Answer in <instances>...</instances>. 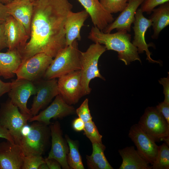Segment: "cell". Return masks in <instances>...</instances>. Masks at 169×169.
Returning <instances> with one entry per match:
<instances>
[{"label": "cell", "mask_w": 169, "mask_h": 169, "mask_svg": "<svg viewBox=\"0 0 169 169\" xmlns=\"http://www.w3.org/2000/svg\"><path fill=\"white\" fill-rule=\"evenodd\" d=\"M72 5L68 0H36L29 41L18 49L22 62L39 53L54 58L66 46L65 23Z\"/></svg>", "instance_id": "1"}, {"label": "cell", "mask_w": 169, "mask_h": 169, "mask_svg": "<svg viewBox=\"0 0 169 169\" xmlns=\"http://www.w3.org/2000/svg\"><path fill=\"white\" fill-rule=\"evenodd\" d=\"M88 38L95 43L103 44L106 50L117 52L118 59L126 65L136 60L141 62L137 48L131 41V35L127 32L105 33L94 26L92 27Z\"/></svg>", "instance_id": "2"}, {"label": "cell", "mask_w": 169, "mask_h": 169, "mask_svg": "<svg viewBox=\"0 0 169 169\" xmlns=\"http://www.w3.org/2000/svg\"><path fill=\"white\" fill-rule=\"evenodd\" d=\"M80 52L77 40L61 49L53 59L43 79H56L72 72L81 70Z\"/></svg>", "instance_id": "3"}, {"label": "cell", "mask_w": 169, "mask_h": 169, "mask_svg": "<svg viewBox=\"0 0 169 169\" xmlns=\"http://www.w3.org/2000/svg\"><path fill=\"white\" fill-rule=\"evenodd\" d=\"M24 127L19 145L24 156H42L44 152L50 134L47 125L34 121Z\"/></svg>", "instance_id": "4"}, {"label": "cell", "mask_w": 169, "mask_h": 169, "mask_svg": "<svg viewBox=\"0 0 169 169\" xmlns=\"http://www.w3.org/2000/svg\"><path fill=\"white\" fill-rule=\"evenodd\" d=\"M106 50L104 45L95 43L90 45L86 51H80L81 84L83 96L90 94L91 89L89 84L91 80L95 78L105 80L100 72L98 62L100 56Z\"/></svg>", "instance_id": "5"}, {"label": "cell", "mask_w": 169, "mask_h": 169, "mask_svg": "<svg viewBox=\"0 0 169 169\" xmlns=\"http://www.w3.org/2000/svg\"><path fill=\"white\" fill-rule=\"evenodd\" d=\"M138 124L155 142L164 141L169 145V123L156 107H148Z\"/></svg>", "instance_id": "6"}, {"label": "cell", "mask_w": 169, "mask_h": 169, "mask_svg": "<svg viewBox=\"0 0 169 169\" xmlns=\"http://www.w3.org/2000/svg\"><path fill=\"white\" fill-rule=\"evenodd\" d=\"M32 116L21 112L10 100L3 104L0 108V124L9 131L15 143L19 145L23 129Z\"/></svg>", "instance_id": "7"}, {"label": "cell", "mask_w": 169, "mask_h": 169, "mask_svg": "<svg viewBox=\"0 0 169 169\" xmlns=\"http://www.w3.org/2000/svg\"><path fill=\"white\" fill-rule=\"evenodd\" d=\"M53 58L44 53H39L27 59L15 72L17 79L34 82L43 79Z\"/></svg>", "instance_id": "8"}, {"label": "cell", "mask_w": 169, "mask_h": 169, "mask_svg": "<svg viewBox=\"0 0 169 169\" xmlns=\"http://www.w3.org/2000/svg\"><path fill=\"white\" fill-rule=\"evenodd\" d=\"M57 84L59 94L69 105L77 103L83 96L80 70L59 78Z\"/></svg>", "instance_id": "9"}, {"label": "cell", "mask_w": 169, "mask_h": 169, "mask_svg": "<svg viewBox=\"0 0 169 169\" xmlns=\"http://www.w3.org/2000/svg\"><path fill=\"white\" fill-rule=\"evenodd\" d=\"M129 137L136 146L142 157L152 165L156 159L158 146L139 126L138 124L130 128Z\"/></svg>", "instance_id": "10"}, {"label": "cell", "mask_w": 169, "mask_h": 169, "mask_svg": "<svg viewBox=\"0 0 169 169\" xmlns=\"http://www.w3.org/2000/svg\"><path fill=\"white\" fill-rule=\"evenodd\" d=\"M57 81L56 79H42L33 82L37 88V92L30 109L33 116L38 114L41 109L59 94Z\"/></svg>", "instance_id": "11"}, {"label": "cell", "mask_w": 169, "mask_h": 169, "mask_svg": "<svg viewBox=\"0 0 169 169\" xmlns=\"http://www.w3.org/2000/svg\"><path fill=\"white\" fill-rule=\"evenodd\" d=\"M12 87L8 92L10 100L18 107L22 113L32 116L27 107L30 96L36 95L37 88L33 82L24 79L13 81Z\"/></svg>", "instance_id": "12"}, {"label": "cell", "mask_w": 169, "mask_h": 169, "mask_svg": "<svg viewBox=\"0 0 169 169\" xmlns=\"http://www.w3.org/2000/svg\"><path fill=\"white\" fill-rule=\"evenodd\" d=\"M141 9H137L135 14V19L133 22L134 26L132 27L134 33V39L132 42L133 44L137 48L138 54L146 52V59L149 62L160 63L157 61L153 59L151 57V53L148 48L153 46L151 44H147L145 40V34L147 30L152 25L150 19H147L143 15Z\"/></svg>", "instance_id": "13"}, {"label": "cell", "mask_w": 169, "mask_h": 169, "mask_svg": "<svg viewBox=\"0 0 169 169\" xmlns=\"http://www.w3.org/2000/svg\"><path fill=\"white\" fill-rule=\"evenodd\" d=\"M51 136V147L48 158L57 160L64 169H69L67 161L69 147L63 137L59 123L57 121L49 127Z\"/></svg>", "instance_id": "14"}, {"label": "cell", "mask_w": 169, "mask_h": 169, "mask_svg": "<svg viewBox=\"0 0 169 169\" xmlns=\"http://www.w3.org/2000/svg\"><path fill=\"white\" fill-rule=\"evenodd\" d=\"M75 113L74 107L67 103L59 94L49 106L33 116L28 121H38L48 125L50 124L51 119L61 118Z\"/></svg>", "instance_id": "15"}, {"label": "cell", "mask_w": 169, "mask_h": 169, "mask_svg": "<svg viewBox=\"0 0 169 169\" xmlns=\"http://www.w3.org/2000/svg\"><path fill=\"white\" fill-rule=\"evenodd\" d=\"M23 156L19 145L8 140L0 142V169H22Z\"/></svg>", "instance_id": "16"}, {"label": "cell", "mask_w": 169, "mask_h": 169, "mask_svg": "<svg viewBox=\"0 0 169 169\" xmlns=\"http://www.w3.org/2000/svg\"><path fill=\"white\" fill-rule=\"evenodd\" d=\"M144 0H128L126 8L118 16L102 31L109 33L114 29L117 31H131V24L135 19V14L139 6Z\"/></svg>", "instance_id": "17"}, {"label": "cell", "mask_w": 169, "mask_h": 169, "mask_svg": "<svg viewBox=\"0 0 169 169\" xmlns=\"http://www.w3.org/2000/svg\"><path fill=\"white\" fill-rule=\"evenodd\" d=\"M4 24L8 50L18 49L24 46L29 36L23 25L10 15Z\"/></svg>", "instance_id": "18"}, {"label": "cell", "mask_w": 169, "mask_h": 169, "mask_svg": "<svg viewBox=\"0 0 169 169\" xmlns=\"http://www.w3.org/2000/svg\"><path fill=\"white\" fill-rule=\"evenodd\" d=\"M6 5L9 15L23 25L30 37L33 2L29 0H14Z\"/></svg>", "instance_id": "19"}, {"label": "cell", "mask_w": 169, "mask_h": 169, "mask_svg": "<svg viewBox=\"0 0 169 169\" xmlns=\"http://www.w3.org/2000/svg\"><path fill=\"white\" fill-rule=\"evenodd\" d=\"M91 17L94 26L103 31L111 23L114 18L112 14L106 12L99 0H77Z\"/></svg>", "instance_id": "20"}, {"label": "cell", "mask_w": 169, "mask_h": 169, "mask_svg": "<svg viewBox=\"0 0 169 169\" xmlns=\"http://www.w3.org/2000/svg\"><path fill=\"white\" fill-rule=\"evenodd\" d=\"M89 16L85 10L77 13L71 11L68 13L64 25L66 46L71 45L75 40L81 39L80 29Z\"/></svg>", "instance_id": "21"}, {"label": "cell", "mask_w": 169, "mask_h": 169, "mask_svg": "<svg viewBox=\"0 0 169 169\" xmlns=\"http://www.w3.org/2000/svg\"><path fill=\"white\" fill-rule=\"evenodd\" d=\"M22 62L21 55L17 49L8 50L6 53L0 51V76L5 79L13 77Z\"/></svg>", "instance_id": "22"}, {"label": "cell", "mask_w": 169, "mask_h": 169, "mask_svg": "<svg viewBox=\"0 0 169 169\" xmlns=\"http://www.w3.org/2000/svg\"><path fill=\"white\" fill-rule=\"evenodd\" d=\"M118 152L122 159L119 169H151L152 166L140 155L133 146L120 149Z\"/></svg>", "instance_id": "23"}, {"label": "cell", "mask_w": 169, "mask_h": 169, "mask_svg": "<svg viewBox=\"0 0 169 169\" xmlns=\"http://www.w3.org/2000/svg\"><path fill=\"white\" fill-rule=\"evenodd\" d=\"M150 18L152 22L153 33L151 38L157 39L161 31L169 24V3L167 2L154 9Z\"/></svg>", "instance_id": "24"}, {"label": "cell", "mask_w": 169, "mask_h": 169, "mask_svg": "<svg viewBox=\"0 0 169 169\" xmlns=\"http://www.w3.org/2000/svg\"><path fill=\"white\" fill-rule=\"evenodd\" d=\"M93 151L90 156L86 155L87 165L90 169H113L106 159L104 151L105 146L102 143H92Z\"/></svg>", "instance_id": "25"}, {"label": "cell", "mask_w": 169, "mask_h": 169, "mask_svg": "<svg viewBox=\"0 0 169 169\" xmlns=\"http://www.w3.org/2000/svg\"><path fill=\"white\" fill-rule=\"evenodd\" d=\"M65 138L69 147L67 161L70 169H84L77 141L71 139L67 135L65 136Z\"/></svg>", "instance_id": "26"}, {"label": "cell", "mask_w": 169, "mask_h": 169, "mask_svg": "<svg viewBox=\"0 0 169 169\" xmlns=\"http://www.w3.org/2000/svg\"><path fill=\"white\" fill-rule=\"evenodd\" d=\"M153 169H169V148L165 143L158 146L156 157L152 166Z\"/></svg>", "instance_id": "27"}, {"label": "cell", "mask_w": 169, "mask_h": 169, "mask_svg": "<svg viewBox=\"0 0 169 169\" xmlns=\"http://www.w3.org/2000/svg\"><path fill=\"white\" fill-rule=\"evenodd\" d=\"M100 2L106 12L112 14L123 11L127 5L128 0H100Z\"/></svg>", "instance_id": "28"}, {"label": "cell", "mask_w": 169, "mask_h": 169, "mask_svg": "<svg viewBox=\"0 0 169 169\" xmlns=\"http://www.w3.org/2000/svg\"><path fill=\"white\" fill-rule=\"evenodd\" d=\"M84 134L89 139L92 143H102V136L99 133L94 122L91 120L84 123Z\"/></svg>", "instance_id": "29"}, {"label": "cell", "mask_w": 169, "mask_h": 169, "mask_svg": "<svg viewBox=\"0 0 169 169\" xmlns=\"http://www.w3.org/2000/svg\"><path fill=\"white\" fill-rule=\"evenodd\" d=\"M45 162L42 156H23L22 169H38L39 165Z\"/></svg>", "instance_id": "30"}, {"label": "cell", "mask_w": 169, "mask_h": 169, "mask_svg": "<svg viewBox=\"0 0 169 169\" xmlns=\"http://www.w3.org/2000/svg\"><path fill=\"white\" fill-rule=\"evenodd\" d=\"M76 113L79 118L85 123L92 120L88 106V99H86L80 106L76 110Z\"/></svg>", "instance_id": "31"}, {"label": "cell", "mask_w": 169, "mask_h": 169, "mask_svg": "<svg viewBox=\"0 0 169 169\" xmlns=\"http://www.w3.org/2000/svg\"><path fill=\"white\" fill-rule=\"evenodd\" d=\"M169 0H144L140 8L143 13L151 14L153 10L158 5L169 2Z\"/></svg>", "instance_id": "32"}, {"label": "cell", "mask_w": 169, "mask_h": 169, "mask_svg": "<svg viewBox=\"0 0 169 169\" xmlns=\"http://www.w3.org/2000/svg\"><path fill=\"white\" fill-rule=\"evenodd\" d=\"M159 83L163 87V94L165 95L164 102L169 104V74L166 78H161L159 81Z\"/></svg>", "instance_id": "33"}, {"label": "cell", "mask_w": 169, "mask_h": 169, "mask_svg": "<svg viewBox=\"0 0 169 169\" xmlns=\"http://www.w3.org/2000/svg\"><path fill=\"white\" fill-rule=\"evenodd\" d=\"M156 107L169 123V104L163 101L159 103Z\"/></svg>", "instance_id": "34"}, {"label": "cell", "mask_w": 169, "mask_h": 169, "mask_svg": "<svg viewBox=\"0 0 169 169\" xmlns=\"http://www.w3.org/2000/svg\"><path fill=\"white\" fill-rule=\"evenodd\" d=\"M4 23L0 24V51L7 47V39L5 33Z\"/></svg>", "instance_id": "35"}, {"label": "cell", "mask_w": 169, "mask_h": 169, "mask_svg": "<svg viewBox=\"0 0 169 169\" xmlns=\"http://www.w3.org/2000/svg\"><path fill=\"white\" fill-rule=\"evenodd\" d=\"M9 16L6 5L0 2V24L4 23Z\"/></svg>", "instance_id": "36"}, {"label": "cell", "mask_w": 169, "mask_h": 169, "mask_svg": "<svg viewBox=\"0 0 169 169\" xmlns=\"http://www.w3.org/2000/svg\"><path fill=\"white\" fill-rule=\"evenodd\" d=\"M0 138H4L15 143L9 131L0 124Z\"/></svg>", "instance_id": "37"}, {"label": "cell", "mask_w": 169, "mask_h": 169, "mask_svg": "<svg viewBox=\"0 0 169 169\" xmlns=\"http://www.w3.org/2000/svg\"><path fill=\"white\" fill-rule=\"evenodd\" d=\"M13 84V82H3L0 79V97L5 94L9 92L12 87Z\"/></svg>", "instance_id": "38"}, {"label": "cell", "mask_w": 169, "mask_h": 169, "mask_svg": "<svg viewBox=\"0 0 169 169\" xmlns=\"http://www.w3.org/2000/svg\"><path fill=\"white\" fill-rule=\"evenodd\" d=\"M72 127L74 130L76 131H83L84 127V123L79 117L74 119L73 122Z\"/></svg>", "instance_id": "39"}, {"label": "cell", "mask_w": 169, "mask_h": 169, "mask_svg": "<svg viewBox=\"0 0 169 169\" xmlns=\"http://www.w3.org/2000/svg\"><path fill=\"white\" fill-rule=\"evenodd\" d=\"M45 163L47 164L49 169H60L61 166L59 163L55 159L48 157L44 159Z\"/></svg>", "instance_id": "40"}, {"label": "cell", "mask_w": 169, "mask_h": 169, "mask_svg": "<svg viewBox=\"0 0 169 169\" xmlns=\"http://www.w3.org/2000/svg\"><path fill=\"white\" fill-rule=\"evenodd\" d=\"M38 169H49V168L45 162L41 164L38 167Z\"/></svg>", "instance_id": "41"}, {"label": "cell", "mask_w": 169, "mask_h": 169, "mask_svg": "<svg viewBox=\"0 0 169 169\" xmlns=\"http://www.w3.org/2000/svg\"><path fill=\"white\" fill-rule=\"evenodd\" d=\"M14 0H0V2L5 5L10 3Z\"/></svg>", "instance_id": "42"}, {"label": "cell", "mask_w": 169, "mask_h": 169, "mask_svg": "<svg viewBox=\"0 0 169 169\" xmlns=\"http://www.w3.org/2000/svg\"><path fill=\"white\" fill-rule=\"evenodd\" d=\"M18 0V1H19V0ZM30 0L32 2H34V1H36V0Z\"/></svg>", "instance_id": "43"}, {"label": "cell", "mask_w": 169, "mask_h": 169, "mask_svg": "<svg viewBox=\"0 0 169 169\" xmlns=\"http://www.w3.org/2000/svg\"></svg>", "instance_id": "44"}]
</instances>
